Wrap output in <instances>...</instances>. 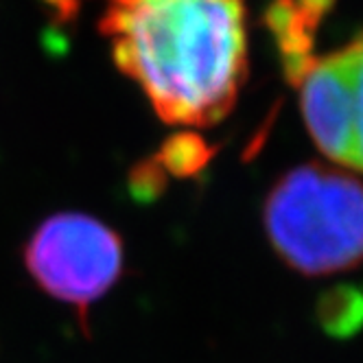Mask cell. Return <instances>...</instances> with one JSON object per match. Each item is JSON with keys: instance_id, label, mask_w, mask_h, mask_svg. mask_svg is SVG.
<instances>
[{"instance_id": "6da1fadb", "label": "cell", "mask_w": 363, "mask_h": 363, "mask_svg": "<svg viewBox=\"0 0 363 363\" xmlns=\"http://www.w3.org/2000/svg\"><path fill=\"white\" fill-rule=\"evenodd\" d=\"M101 33L164 123L208 127L235 106L247 74L243 0H134L110 5Z\"/></svg>"}, {"instance_id": "7a4b0ae2", "label": "cell", "mask_w": 363, "mask_h": 363, "mask_svg": "<svg viewBox=\"0 0 363 363\" xmlns=\"http://www.w3.org/2000/svg\"><path fill=\"white\" fill-rule=\"evenodd\" d=\"M272 247L306 276L346 272L363 261V184L324 164L284 173L265 201Z\"/></svg>"}, {"instance_id": "3957f363", "label": "cell", "mask_w": 363, "mask_h": 363, "mask_svg": "<svg viewBox=\"0 0 363 363\" xmlns=\"http://www.w3.org/2000/svg\"><path fill=\"white\" fill-rule=\"evenodd\" d=\"M22 261L44 294L77 308L86 330L90 306L125 274V243L92 215L57 213L33 230Z\"/></svg>"}, {"instance_id": "277c9868", "label": "cell", "mask_w": 363, "mask_h": 363, "mask_svg": "<svg viewBox=\"0 0 363 363\" xmlns=\"http://www.w3.org/2000/svg\"><path fill=\"white\" fill-rule=\"evenodd\" d=\"M311 138L333 162L363 171V33L313 57L296 84Z\"/></svg>"}, {"instance_id": "5b68a950", "label": "cell", "mask_w": 363, "mask_h": 363, "mask_svg": "<svg viewBox=\"0 0 363 363\" xmlns=\"http://www.w3.org/2000/svg\"><path fill=\"white\" fill-rule=\"evenodd\" d=\"M333 5L335 0H274L269 5L265 20L278 42L284 74L291 84H298L311 60L315 57V29Z\"/></svg>"}, {"instance_id": "8992f818", "label": "cell", "mask_w": 363, "mask_h": 363, "mask_svg": "<svg viewBox=\"0 0 363 363\" xmlns=\"http://www.w3.org/2000/svg\"><path fill=\"white\" fill-rule=\"evenodd\" d=\"M322 330L333 340H350L363 328V287L337 284L326 289L315 308Z\"/></svg>"}, {"instance_id": "52a82bcc", "label": "cell", "mask_w": 363, "mask_h": 363, "mask_svg": "<svg viewBox=\"0 0 363 363\" xmlns=\"http://www.w3.org/2000/svg\"><path fill=\"white\" fill-rule=\"evenodd\" d=\"M215 158V147L206 143L197 132H175L171 134L153 155L167 175L173 177H195Z\"/></svg>"}, {"instance_id": "ba28073f", "label": "cell", "mask_w": 363, "mask_h": 363, "mask_svg": "<svg viewBox=\"0 0 363 363\" xmlns=\"http://www.w3.org/2000/svg\"><path fill=\"white\" fill-rule=\"evenodd\" d=\"M167 186H169V175L153 158L138 160L127 173L129 197L138 203L158 201L167 193Z\"/></svg>"}, {"instance_id": "9c48e42d", "label": "cell", "mask_w": 363, "mask_h": 363, "mask_svg": "<svg viewBox=\"0 0 363 363\" xmlns=\"http://www.w3.org/2000/svg\"><path fill=\"white\" fill-rule=\"evenodd\" d=\"M40 3L57 27H66V24L74 22L82 11V0H40Z\"/></svg>"}]
</instances>
